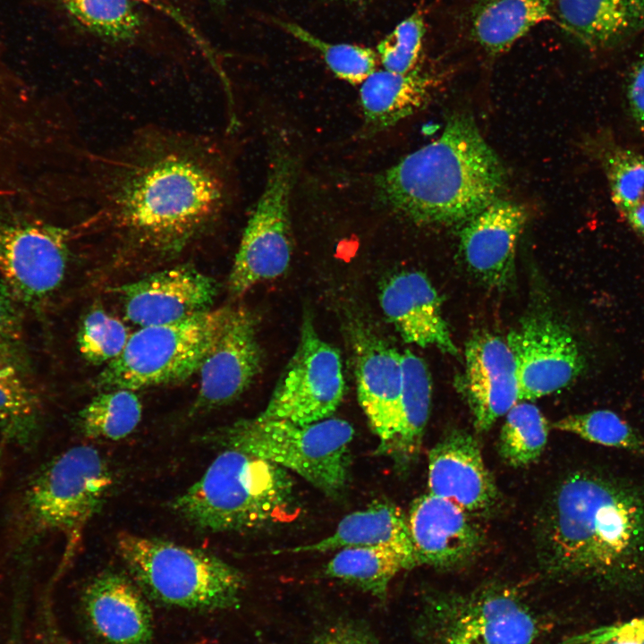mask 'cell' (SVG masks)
<instances>
[{
    "mask_svg": "<svg viewBox=\"0 0 644 644\" xmlns=\"http://www.w3.org/2000/svg\"><path fill=\"white\" fill-rule=\"evenodd\" d=\"M19 303L7 284L0 279V361L27 377L30 363Z\"/></svg>",
    "mask_w": 644,
    "mask_h": 644,
    "instance_id": "obj_38",
    "label": "cell"
},
{
    "mask_svg": "<svg viewBox=\"0 0 644 644\" xmlns=\"http://www.w3.org/2000/svg\"><path fill=\"white\" fill-rule=\"evenodd\" d=\"M416 565L419 564L411 549L392 545L351 547L342 548L324 572L385 600L392 579Z\"/></svg>",
    "mask_w": 644,
    "mask_h": 644,
    "instance_id": "obj_28",
    "label": "cell"
},
{
    "mask_svg": "<svg viewBox=\"0 0 644 644\" xmlns=\"http://www.w3.org/2000/svg\"><path fill=\"white\" fill-rule=\"evenodd\" d=\"M148 4L151 8L155 9L166 15L169 19L174 21L181 29L195 42V44L201 49L203 54L210 61L211 64L216 69L217 64L216 57L213 54V49L210 47L208 41L199 33L197 28L192 22L187 18L183 12L174 3L173 0H133Z\"/></svg>",
    "mask_w": 644,
    "mask_h": 644,
    "instance_id": "obj_41",
    "label": "cell"
},
{
    "mask_svg": "<svg viewBox=\"0 0 644 644\" xmlns=\"http://www.w3.org/2000/svg\"><path fill=\"white\" fill-rule=\"evenodd\" d=\"M312 644H379L376 635L363 622L343 620L321 631Z\"/></svg>",
    "mask_w": 644,
    "mask_h": 644,
    "instance_id": "obj_40",
    "label": "cell"
},
{
    "mask_svg": "<svg viewBox=\"0 0 644 644\" xmlns=\"http://www.w3.org/2000/svg\"><path fill=\"white\" fill-rule=\"evenodd\" d=\"M130 336L120 319L97 307L82 319L77 343L80 353L89 363L108 364L123 352Z\"/></svg>",
    "mask_w": 644,
    "mask_h": 644,
    "instance_id": "obj_35",
    "label": "cell"
},
{
    "mask_svg": "<svg viewBox=\"0 0 644 644\" xmlns=\"http://www.w3.org/2000/svg\"><path fill=\"white\" fill-rule=\"evenodd\" d=\"M218 451L202 476L172 502L186 522L206 532L245 531L294 518L299 511L287 470L244 450Z\"/></svg>",
    "mask_w": 644,
    "mask_h": 644,
    "instance_id": "obj_4",
    "label": "cell"
},
{
    "mask_svg": "<svg viewBox=\"0 0 644 644\" xmlns=\"http://www.w3.org/2000/svg\"><path fill=\"white\" fill-rule=\"evenodd\" d=\"M408 523L419 565L457 566L472 558L482 545L481 533L468 512L430 493L413 502Z\"/></svg>",
    "mask_w": 644,
    "mask_h": 644,
    "instance_id": "obj_19",
    "label": "cell"
},
{
    "mask_svg": "<svg viewBox=\"0 0 644 644\" xmlns=\"http://www.w3.org/2000/svg\"><path fill=\"white\" fill-rule=\"evenodd\" d=\"M419 624L428 644H532L540 630L515 592L496 587L429 597Z\"/></svg>",
    "mask_w": 644,
    "mask_h": 644,
    "instance_id": "obj_9",
    "label": "cell"
},
{
    "mask_svg": "<svg viewBox=\"0 0 644 644\" xmlns=\"http://www.w3.org/2000/svg\"><path fill=\"white\" fill-rule=\"evenodd\" d=\"M611 199L621 214L644 199V156L622 147L606 149L601 158Z\"/></svg>",
    "mask_w": 644,
    "mask_h": 644,
    "instance_id": "obj_36",
    "label": "cell"
},
{
    "mask_svg": "<svg viewBox=\"0 0 644 644\" xmlns=\"http://www.w3.org/2000/svg\"><path fill=\"white\" fill-rule=\"evenodd\" d=\"M562 29L589 49L607 48L644 28V0H556Z\"/></svg>",
    "mask_w": 644,
    "mask_h": 644,
    "instance_id": "obj_23",
    "label": "cell"
},
{
    "mask_svg": "<svg viewBox=\"0 0 644 644\" xmlns=\"http://www.w3.org/2000/svg\"><path fill=\"white\" fill-rule=\"evenodd\" d=\"M541 543L551 572L635 583L644 575V488L599 473L571 474L552 498Z\"/></svg>",
    "mask_w": 644,
    "mask_h": 644,
    "instance_id": "obj_2",
    "label": "cell"
},
{
    "mask_svg": "<svg viewBox=\"0 0 644 644\" xmlns=\"http://www.w3.org/2000/svg\"><path fill=\"white\" fill-rule=\"evenodd\" d=\"M113 483L109 465L91 445L71 447L45 463L30 476L18 502L19 547H33L51 533L65 535L72 547Z\"/></svg>",
    "mask_w": 644,
    "mask_h": 644,
    "instance_id": "obj_5",
    "label": "cell"
},
{
    "mask_svg": "<svg viewBox=\"0 0 644 644\" xmlns=\"http://www.w3.org/2000/svg\"><path fill=\"white\" fill-rule=\"evenodd\" d=\"M555 644H644V617L598 626Z\"/></svg>",
    "mask_w": 644,
    "mask_h": 644,
    "instance_id": "obj_39",
    "label": "cell"
},
{
    "mask_svg": "<svg viewBox=\"0 0 644 644\" xmlns=\"http://www.w3.org/2000/svg\"><path fill=\"white\" fill-rule=\"evenodd\" d=\"M353 435L352 426L338 418L301 425L257 416L216 429L208 439L292 470L336 498L343 494L349 480Z\"/></svg>",
    "mask_w": 644,
    "mask_h": 644,
    "instance_id": "obj_7",
    "label": "cell"
},
{
    "mask_svg": "<svg viewBox=\"0 0 644 644\" xmlns=\"http://www.w3.org/2000/svg\"><path fill=\"white\" fill-rule=\"evenodd\" d=\"M116 547L137 582L163 604L219 611L240 602L242 573L214 554L130 532L117 536Z\"/></svg>",
    "mask_w": 644,
    "mask_h": 644,
    "instance_id": "obj_6",
    "label": "cell"
},
{
    "mask_svg": "<svg viewBox=\"0 0 644 644\" xmlns=\"http://www.w3.org/2000/svg\"><path fill=\"white\" fill-rule=\"evenodd\" d=\"M428 487L430 494L448 499L468 513L485 511L497 498L478 442L462 430L450 432L431 449Z\"/></svg>",
    "mask_w": 644,
    "mask_h": 644,
    "instance_id": "obj_20",
    "label": "cell"
},
{
    "mask_svg": "<svg viewBox=\"0 0 644 644\" xmlns=\"http://www.w3.org/2000/svg\"><path fill=\"white\" fill-rule=\"evenodd\" d=\"M296 165L285 150L271 158L267 181L244 228L229 275V290L241 296L282 275L292 257L290 200Z\"/></svg>",
    "mask_w": 644,
    "mask_h": 644,
    "instance_id": "obj_10",
    "label": "cell"
},
{
    "mask_svg": "<svg viewBox=\"0 0 644 644\" xmlns=\"http://www.w3.org/2000/svg\"><path fill=\"white\" fill-rule=\"evenodd\" d=\"M380 545L414 550L408 521L400 508L388 502H375L364 510L346 515L330 536L292 548L291 552H325Z\"/></svg>",
    "mask_w": 644,
    "mask_h": 644,
    "instance_id": "obj_25",
    "label": "cell"
},
{
    "mask_svg": "<svg viewBox=\"0 0 644 644\" xmlns=\"http://www.w3.org/2000/svg\"><path fill=\"white\" fill-rule=\"evenodd\" d=\"M516 363L519 401L534 400L572 384L585 357L571 331L546 314L528 316L506 341Z\"/></svg>",
    "mask_w": 644,
    "mask_h": 644,
    "instance_id": "obj_13",
    "label": "cell"
},
{
    "mask_svg": "<svg viewBox=\"0 0 644 644\" xmlns=\"http://www.w3.org/2000/svg\"><path fill=\"white\" fill-rule=\"evenodd\" d=\"M41 430V403L27 377L0 361V432L4 439L30 449L38 441Z\"/></svg>",
    "mask_w": 644,
    "mask_h": 644,
    "instance_id": "obj_29",
    "label": "cell"
},
{
    "mask_svg": "<svg viewBox=\"0 0 644 644\" xmlns=\"http://www.w3.org/2000/svg\"><path fill=\"white\" fill-rule=\"evenodd\" d=\"M625 99L633 122L644 129V50L632 64L625 85Z\"/></svg>",
    "mask_w": 644,
    "mask_h": 644,
    "instance_id": "obj_42",
    "label": "cell"
},
{
    "mask_svg": "<svg viewBox=\"0 0 644 644\" xmlns=\"http://www.w3.org/2000/svg\"><path fill=\"white\" fill-rule=\"evenodd\" d=\"M72 17L92 34L113 42H128L141 29L133 0H62Z\"/></svg>",
    "mask_w": 644,
    "mask_h": 644,
    "instance_id": "obj_31",
    "label": "cell"
},
{
    "mask_svg": "<svg viewBox=\"0 0 644 644\" xmlns=\"http://www.w3.org/2000/svg\"><path fill=\"white\" fill-rule=\"evenodd\" d=\"M459 389L478 431H487L519 401L516 363L506 342L490 333L466 343L465 369Z\"/></svg>",
    "mask_w": 644,
    "mask_h": 644,
    "instance_id": "obj_18",
    "label": "cell"
},
{
    "mask_svg": "<svg viewBox=\"0 0 644 644\" xmlns=\"http://www.w3.org/2000/svg\"><path fill=\"white\" fill-rule=\"evenodd\" d=\"M214 1H216V2H224V1H227V0H214Z\"/></svg>",
    "mask_w": 644,
    "mask_h": 644,
    "instance_id": "obj_46",
    "label": "cell"
},
{
    "mask_svg": "<svg viewBox=\"0 0 644 644\" xmlns=\"http://www.w3.org/2000/svg\"><path fill=\"white\" fill-rule=\"evenodd\" d=\"M555 0H476L473 38L488 53L501 54L536 25L550 20Z\"/></svg>",
    "mask_w": 644,
    "mask_h": 644,
    "instance_id": "obj_26",
    "label": "cell"
},
{
    "mask_svg": "<svg viewBox=\"0 0 644 644\" xmlns=\"http://www.w3.org/2000/svg\"><path fill=\"white\" fill-rule=\"evenodd\" d=\"M142 405L135 391H101L79 412L80 432L89 438L120 440L131 435L140 422Z\"/></svg>",
    "mask_w": 644,
    "mask_h": 644,
    "instance_id": "obj_30",
    "label": "cell"
},
{
    "mask_svg": "<svg viewBox=\"0 0 644 644\" xmlns=\"http://www.w3.org/2000/svg\"><path fill=\"white\" fill-rule=\"evenodd\" d=\"M554 428L607 447L635 453L644 452V440L640 433L611 410L569 415L555 421Z\"/></svg>",
    "mask_w": 644,
    "mask_h": 644,
    "instance_id": "obj_34",
    "label": "cell"
},
{
    "mask_svg": "<svg viewBox=\"0 0 644 644\" xmlns=\"http://www.w3.org/2000/svg\"><path fill=\"white\" fill-rule=\"evenodd\" d=\"M216 280L193 266L155 272L119 287L126 318L140 327L174 323L211 309Z\"/></svg>",
    "mask_w": 644,
    "mask_h": 644,
    "instance_id": "obj_16",
    "label": "cell"
},
{
    "mask_svg": "<svg viewBox=\"0 0 644 644\" xmlns=\"http://www.w3.org/2000/svg\"><path fill=\"white\" fill-rule=\"evenodd\" d=\"M4 85H5V79H4L2 77V74L0 73V104H1V101L3 98V95H4Z\"/></svg>",
    "mask_w": 644,
    "mask_h": 644,
    "instance_id": "obj_45",
    "label": "cell"
},
{
    "mask_svg": "<svg viewBox=\"0 0 644 644\" xmlns=\"http://www.w3.org/2000/svg\"><path fill=\"white\" fill-rule=\"evenodd\" d=\"M347 1H357V0H347Z\"/></svg>",
    "mask_w": 644,
    "mask_h": 644,
    "instance_id": "obj_47",
    "label": "cell"
},
{
    "mask_svg": "<svg viewBox=\"0 0 644 644\" xmlns=\"http://www.w3.org/2000/svg\"><path fill=\"white\" fill-rule=\"evenodd\" d=\"M620 215L644 245V199Z\"/></svg>",
    "mask_w": 644,
    "mask_h": 644,
    "instance_id": "obj_44",
    "label": "cell"
},
{
    "mask_svg": "<svg viewBox=\"0 0 644 644\" xmlns=\"http://www.w3.org/2000/svg\"><path fill=\"white\" fill-rule=\"evenodd\" d=\"M547 436V421L539 409L529 402L516 403L506 413L499 436V453L510 465H528L540 456Z\"/></svg>",
    "mask_w": 644,
    "mask_h": 644,
    "instance_id": "obj_32",
    "label": "cell"
},
{
    "mask_svg": "<svg viewBox=\"0 0 644 644\" xmlns=\"http://www.w3.org/2000/svg\"><path fill=\"white\" fill-rule=\"evenodd\" d=\"M379 301L384 315L404 342L457 354L442 315L440 298L426 275L403 271L392 275L381 287Z\"/></svg>",
    "mask_w": 644,
    "mask_h": 644,
    "instance_id": "obj_21",
    "label": "cell"
},
{
    "mask_svg": "<svg viewBox=\"0 0 644 644\" xmlns=\"http://www.w3.org/2000/svg\"><path fill=\"white\" fill-rule=\"evenodd\" d=\"M275 22L289 34L318 52L330 71L341 80L352 84H361L376 70L377 54L369 47L347 43H330L296 23L281 20H276Z\"/></svg>",
    "mask_w": 644,
    "mask_h": 644,
    "instance_id": "obj_33",
    "label": "cell"
},
{
    "mask_svg": "<svg viewBox=\"0 0 644 644\" xmlns=\"http://www.w3.org/2000/svg\"><path fill=\"white\" fill-rule=\"evenodd\" d=\"M94 218L134 243L176 250L213 225L228 203L225 163L208 139L145 131L93 165Z\"/></svg>",
    "mask_w": 644,
    "mask_h": 644,
    "instance_id": "obj_1",
    "label": "cell"
},
{
    "mask_svg": "<svg viewBox=\"0 0 644 644\" xmlns=\"http://www.w3.org/2000/svg\"><path fill=\"white\" fill-rule=\"evenodd\" d=\"M83 607L91 629L106 643H151L150 607L125 576L112 572L97 576L84 592Z\"/></svg>",
    "mask_w": 644,
    "mask_h": 644,
    "instance_id": "obj_22",
    "label": "cell"
},
{
    "mask_svg": "<svg viewBox=\"0 0 644 644\" xmlns=\"http://www.w3.org/2000/svg\"><path fill=\"white\" fill-rule=\"evenodd\" d=\"M345 382L339 352L320 337L304 315L297 348L258 417L305 425L332 417Z\"/></svg>",
    "mask_w": 644,
    "mask_h": 644,
    "instance_id": "obj_11",
    "label": "cell"
},
{
    "mask_svg": "<svg viewBox=\"0 0 644 644\" xmlns=\"http://www.w3.org/2000/svg\"><path fill=\"white\" fill-rule=\"evenodd\" d=\"M402 392L398 429L387 453L400 471L415 461L421 446L431 403V377L425 361L410 352L402 353Z\"/></svg>",
    "mask_w": 644,
    "mask_h": 644,
    "instance_id": "obj_27",
    "label": "cell"
},
{
    "mask_svg": "<svg viewBox=\"0 0 644 644\" xmlns=\"http://www.w3.org/2000/svg\"><path fill=\"white\" fill-rule=\"evenodd\" d=\"M263 361L256 318L245 308L232 307L198 371L199 388L191 412H207L235 401L261 372Z\"/></svg>",
    "mask_w": 644,
    "mask_h": 644,
    "instance_id": "obj_14",
    "label": "cell"
},
{
    "mask_svg": "<svg viewBox=\"0 0 644 644\" xmlns=\"http://www.w3.org/2000/svg\"><path fill=\"white\" fill-rule=\"evenodd\" d=\"M232 307L211 309L170 324L140 327L123 352L95 380L100 391L143 388L183 381L198 372Z\"/></svg>",
    "mask_w": 644,
    "mask_h": 644,
    "instance_id": "obj_8",
    "label": "cell"
},
{
    "mask_svg": "<svg viewBox=\"0 0 644 644\" xmlns=\"http://www.w3.org/2000/svg\"><path fill=\"white\" fill-rule=\"evenodd\" d=\"M352 346L358 401L379 438L376 452L387 454L400 419L402 353L365 326L353 328Z\"/></svg>",
    "mask_w": 644,
    "mask_h": 644,
    "instance_id": "obj_15",
    "label": "cell"
},
{
    "mask_svg": "<svg viewBox=\"0 0 644 644\" xmlns=\"http://www.w3.org/2000/svg\"><path fill=\"white\" fill-rule=\"evenodd\" d=\"M432 79L418 69L408 73L375 70L360 84L365 131L374 134L415 114L429 100Z\"/></svg>",
    "mask_w": 644,
    "mask_h": 644,
    "instance_id": "obj_24",
    "label": "cell"
},
{
    "mask_svg": "<svg viewBox=\"0 0 644 644\" xmlns=\"http://www.w3.org/2000/svg\"><path fill=\"white\" fill-rule=\"evenodd\" d=\"M505 171L473 118L452 114L441 135L376 179L385 204L418 225H463L498 199Z\"/></svg>",
    "mask_w": 644,
    "mask_h": 644,
    "instance_id": "obj_3",
    "label": "cell"
},
{
    "mask_svg": "<svg viewBox=\"0 0 644 644\" xmlns=\"http://www.w3.org/2000/svg\"><path fill=\"white\" fill-rule=\"evenodd\" d=\"M424 33V20L419 11L398 23L377 47L384 69L398 73H408L416 69Z\"/></svg>",
    "mask_w": 644,
    "mask_h": 644,
    "instance_id": "obj_37",
    "label": "cell"
},
{
    "mask_svg": "<svg viewBox=\"0 0 644 644\" xmlns=\"http://www.w3.org/2000/svg\"><path fill=\"white\" fill-rule=\"evenodd\" d=\"M527 219L521 205L496 199L462 225L461 255L482 283L503 289L513 280L516 247Z\"/></svg>",
    "mask_w": 644,
    "mask_h": 644,
    "instance_id": "obj_17",
    "label": "cell"
},
{
    "mask_svg": "<svg viewBox=\"0 0 644 644\" xmlns=\"http://www.w3.org/2000/svg\"><path fill=\"white\" fill-rule=\"evenodd\" d=\"M69 236L52 224L0 218V274L20 303L36 308L61 285Z\"/></svg>",
    "mask_w": 644,
    "mask_h": 644,
    "instance_id": "obj_12",
    "label": "cell"
},
{
    "mask_svg": "<svg viewBox=\"0 0 644 644\" xmlns=\"http://www.w3.org/2000/svg\"><path fill=\"white\" fill-rule=\"evenodd\" d=\"M43 644H68L60 631L49 604H45L41 614Z\"/></svg>",
    "mask_w": 644,
    "mask_h": 644,
    "instance_id": "obj_43",
    "label": "cell"
}]
</instances>
